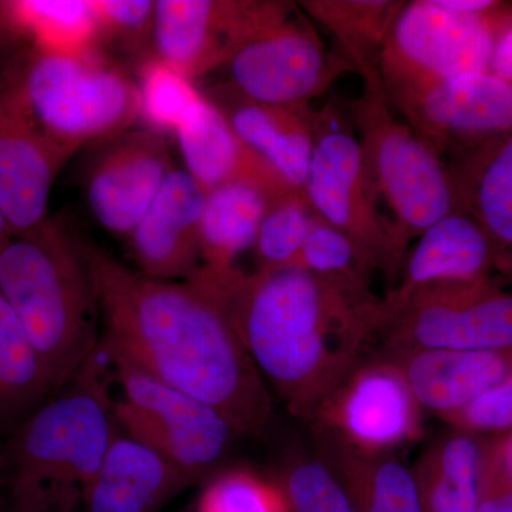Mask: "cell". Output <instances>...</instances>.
<instances>
[{
	"label": "cell",
	"mask_w": 512,
	"mask_h": 512,
	"mask_svg": "<svg viewBox=\"0 0 512 512\" xmlns=\"http://www.w3.org/2000/svg\"><path fill=\"white\" fill-rule=\"evenodd\" d=\"M82 247L103 323L101 348L214 407L239 436H264L272 417L268 386L217 292L198 276L151 278L94 242L82 238Z\"/></svg>",
	"instance_id": "6da1fadb"
},
{
	"label": "cell",
	"mask_w": 512,
	"mask_h": 512,
	"mask_svg": "<svg viewBox=\"0 0 512 512\" xmlns=\"http://www.w3.org/2000/svg\"><path fill=\"white\" fill-rule=\"evenodd\" d=\"M197 276L220 296L259 375L296 419L315 420L379 332L382 299L298 266L252 274L202 266Z\"/></svg>",
	"instance_id": "7a4b0ae2"
},
{
	"label": "cell",
	"mask_w": 512,
	"mask_h": 512,
	"mask_svg": "<svg viewBox=\"0 0 512 512\" xmlns=\"http://www.w3.org/2000/svg\"><path fill=\"white\" fill-rule=\"evenodd\" d=\"M101 346L18 423L3 451L8 512H79L117 421Z\"/></svg>",
	"instance_id": "3957f363"
},
{
	"label": "cell",
	"mask_w": 512,
	"mask_h": 512,
	"mask_svg": "<svg viewBox=\"0 0 512 512\" xmlns=\"http://www.w3.org/2000/svg\"><path fill=\"white\" fill-rule=\"evenodd\" d=\"M0 293L25 326L53 394L99 348V302L82 238L55 220L0 251Z\"/></svg>",
	"instance_id": "277c9868"
},
{
	"label": "cell",
	"mask_w": 512,
	"mask_h": 512,
	"mask_svg": "<svg viewBox=\"0 0 512 512\" xmlns=\"http://www.w3.org/2000/svg\"><path fill=\"white\" fill-rule=\"evenodd\" d=\"M0 107L74 156L133 128L141 100L137 83L103 52L63 57L23 47L0 70Z\"/></svg>",
	"instance_id": "5b68a950"
},
{
	"label": "cell",
	"mask_w": 512,
	"mask_h": 512,
	"mask_svg": "<svg viewBox=\"0 0 512 512\" xmlns=\"http://www.w3.org/2000/svg\"><path fill=\"white\" fill-rule=\"evenodd\" d=\"M349 117L380 200L392 212L394 237L406 258L412 239L456 211L447 165L399 119L380 76L363 80V92L350 103Z\"/></svg>",
	"instance_id": "8992f818"
},
{
	"label": "cell",
	"mask_w": 512,
	"mask_h": 512,
	"mask_svg": "<svg viewBox=\"0 0 512 512\" xmlns=\"http://www.w3.org/2000/svg\"><path fill=\"white\" fill-rule=\"evenodd\" d=\"M303 194L313 214L348 235L392 291L404 255L380 211L379 192L352 121L333 104L313 114L312 160Z\"/></svg>",
	"instance_id": "52a82bcc"
},
{
	"label": "cell",
	"mask_w": 512,
	"mask_h": 512,
	"mask_svg": "<svg viewBox=\"0 0 512 512\" xmlns=\"http://www.w3.org/2000/svg\"><path fill=\"white\" fill-rule=\"evenodd\" d=\"M511 19L507 2L478 13L447 8L441 0L404 2L380 53L384 92L490 72L495 40Z\"/></svg>",
	"instance_id": "ba28073f"
},
{
	"label": "cell",
	"mask_w": 512,
	"mask_h": 512,
	"mask_svg": "<svg viewBox=\"0 0 512 512\" xmlns=\"http://www.w3.org/2000/svg\"><path fill=\"white\" fill-rule=\"evenodd\" d=\"M103 352L120 387L121 397L114 402L119 429L164 457L192 484L218 473L239 436L225 416L126 357Z\"/></svg>",
	"instance_id": "9c48e42d"
},
{
	"label": "cell",
	"mask_w": 512,
	"mask_h": 512,
	"mask_svg": "<svg viewBox=\"0 0 512 512\" xmlns=\"http://www.w3.org/2000/svg\"><path fill=\"white\" fill-rule=\"evenodd\" d=\"M377 338L384 352H510L512 295L488 279L429 286L399 305L382 299Z\"/></svg>",
	"instance_id": "30bf717a"
},
{
	"label": "cell",
	"mask_w": 512,
	"mask_h": 512,
	"mask_svg": "<svg viewBox=\"0 0 512 512\" xmlns=\"http://www.w3.org/2000/svg\"><path fill=\"white\" fill-rule=\"evenodd\" d=\"M221 70L235 92L278 106L309 104L343 74L355 73L345 57L329 52L298 3L258 30Z\"/></svg>",
	"instance_id": "8fae6325"
},
{
	"label": "cell",
	"mask_w": 512,
	"mask_h": 512,
	"mask_svg": "<svg viewBox=\"0 0 512 512\" xmlns=\"http://www.w3.org/2000/svg\"><path fill=\"white\" fill-rule=\"evenodd\" d=\"M291 5L278 0H158L154 53L194 82L221 70L239 47Z\"/></svg>",
	"instance_id": "7c38bea8"
},
{
	"label": "cell",
	"mask_w": 512,
	"mask_h": 512,
	"mask_svg": "<svg viewBox=\"0 0 512 512\" xmlns=\"http://www.w3.org/2000/svg\"><path fill=\"white\" fill-rule=\"evenodd\" d=\"M312 424L369 453L393 454L423 436L421 407L402 370L384 355L363 359L322 404Z\"/></svg>",
	"instance_id": "4fadbf2b"
},
{
	"label": "cell",
	"mask_w": 512,
	"mask_h": 512,
	"mask_svg": "<svg viewBox=\"0 0 512 512\" xmlns=\"http://www.w3.org/2000/svg\"><path fill=\"white\" fill-rule=\"evenodd\" d=\"M104 143L87 171V204L101 227L128 235L174 170L170 147L167 136L147 127Z\"/></svg>",
	"instance_id": "5bb4252c"
},
{
	"label": "cell",
	"mask_w": 512,
	"mask_h": 512,
	"mask_svg": "<svg viewBox=\"0 0 512 512\" xmlns=\"http://www.w3.org/2000/svg\"><path fill=\"white\" fill-rule=\"evenodd\" d=\"M207 191L185 170H174L127 235L140 272L188 281L202 266L201 224Z\"/></svg>",
	"instance_id": "9a60e30c"
},
{
	"label": "cell",
	"mask_w": 512,
	"mask_h": 512,
	"mask_svg": "<svg viewBox=\"0 0 512 512\" xmlns=\"http://www.w3.org/2000/svg\"><path fill=\"white\" fill-rule=\"evenodd\" d=\"M446 165L456 210L484 232L494 271L512 278V131L461 151Z\"/></svg>",
	"instance_id": "2e32d148"
},
{
	"label": "cell",
	"mask_w": 512,
	"mask_h": 512,
	"mask_svg": "<svg viewBox=\"0 0 512 512\" xmlns=\"http://www.w3.org/2000/svg\"><path fill=\"white\" fill-rule=\"evenodd\" d=\"M221 111L229 127L245 146L269 167L302 191L313 151V114L309 104L278 106L248 99L228 84H218L205 94Z\"/></svg>",
	"instance_id": "e0dca14e"
},
{
	"label": "cell",
	"mask_w": 512,
	"mask_h": 512,
	"mask_svg": "<svg viewBox=\"0 0 512 512\" xmlns=\"http://www.w3.org/2000/svg\"><path fill=\"white\" fill-rule=\"evenodd\" d=\"M72 157L0 107V207L13 237L47 220L53 184Z\"/></svg>",
	"instance_id": "ac0fdd59"
},
{
	"label": "cell",
	"mask_w": 512,
	"mask_h": 512,
	"mask_svg": "<svg viewBox=\"0 0 512 512\" xmlns=\"http://www.w3.org/2000/svg\"><path fill=\"white\" fill-rule=\"evenodd\" d=\"M191 485L156 451L117 430L79 512H160Z\"/></svg>",
	"instance_id": "d6986e66"
},
{
	"label": "cell",
	"mask_w": 512,
	"mask_h": 512,
	"mask_svg": "<svg viewBox=\"0 0 512 512\" xmlns=\"http://www.w3.org/2000/svg\"><path fill=\"white\" fill-rule=\"evenodd\" d=\"M493 271V252L484 232L456 210L417 238L400 268V282L387 292L383 302L399 305L433 285L488 281Z\"/></svg>",
	"instance_id": "ffe728a7"
},
{
	"label": "cell",
	"mask_w": 512,
	"mask_h": 512,
	"mask_svg": "<svg viewBox=\"0 0 512 512\" xmlns=\"http://www.w3.org/2000/svg\"><path fill=\"white\" fill-rule=\"evenodd\" d=\"M402 370L421 410L447 419L507 376L510 352L424 349L383 352Z\"/></svg>",
	"instance_id": "44dd1931"
},
{
	"label": "cell",
	"mask_w": 512,
	"mask_h": 512,
	"mask_svg": "<svg viewBox=\"0 0 512 512\" xmlns=\"http://www.w3.org/2000/svg\"><path fill=\"white\" fill-rule=\"evenodd\" d=\"M174 136L183 154L185 171L205 191L231 183L258 185L275 198L298 191L239 140L207 97Z\"/></svg>",
	"instance_id": "7402d4cb"
},
{
	"label": "cell",
	"mask_w": 512,
	"mask_h": 512,
	"mask_svg": "<svg viewBox=\"0 0 512 512\" xmlns=\"http://www.w3.org/2000/svg\"><path fill=\"white\" fill-rule=\"evenodd\" d=\"M315 450L338 476L356 512H423L416 471L394 454L350 446L312 424Z\"/></svg>",
	"instance_id": "603a6c76"
},
{
	"label": "cell",
	"mask_w": 512,
	"mask_h": 512,
	"mask_svg": "<svg viewBox=\"0 0 512 512\" xmlns=\"http://www.w3.org/2000/svg\"><path fill=\"white\" fill-rule=\"evenodd\" d=\"M274 200L269 192L248 183L207 191L201 224L202 266L235 268L238 256L254 248L258 229Z\"/></svg>",
	"instance_id": "cb8c5ba5"
},
{
	"label": "cell",
	"mask_w": 512,
	"mask_h": 512,
	"mask_svg": "<svg viewBox=\"0 0 512 512\" xmlns=\"http://www.w3.org/2000/svg\"><path fill=\"white\" fill-rule=\"evenodd\" d=\"M484 463L483 448L466 431L434 443L414 470L423 512H477Z\"/></svg>",
	"instance_id": "d4e9b609"
},
{
	"label": "cell",
	"mask_w": 512,
	"mask_h": 512,
	"mask_svg": "<svg viewBox=\"0 0 512 512\" xmlns=\"http://www.w3.org/2000/svg\"><path fill=\"white\" fill-rule=\"evenodd\" d=\"M402 0H303L299 8L328 30L363 80L380 76V53Z\"/></svg>",
	"instance_id": "484cf974"
},
{
	"label": "cell",
	"mask_w": 512,
	"mask_h": 512,
	"mask_svg": "<svg viewBox=\"0 0 512 512\" xmlns=\"http://www.w3.org/2000/svg\"><path fill=\"white\" fill-rule=\"evenodd\" d=\"M13 28L28 47L63 57L101 52L92 0H8Z\"/></svg>",
	"instance_id": "4316f807"
},
{
	"label": "cell",
	"mask_w": 512,
	"mask_h": 512,
	"mask_svg": "<svg viewBox=\"0 0 512 512\" xmlns=\"http://www.w3.org/2000/svg\"><path fill=\"white\" fill-rule=\"evenodd\" d=\"M53 396L25 326L0 293V423L22 421Z\"/></svg>",
	"instance_id": "83f0119b"
},
{
	"label": "cell",
	"mask_w": 512,
	"mask_h": 512,
	"mask_svg": "<svg viewBox=\"0 0 512 512\" xmlns=\"http://www.w3.org/2000/svg\"><path fill=\"white\" fill-rule=\"evenodd\" d=\"M137 87L141 100L140 119L147 128L164 136L175 134L205 100L192 80L156 55L138 66Z\"/></svg>",
	"instance_id": "f1b7e54d"
},
{
	"label": "cell",
	"mask_w": 512,
	"mask_h": 512,
	"mask_svg": "<svg viewBox=\"0 0 512 512\" xmlns=\"http://www.w3.org/2000/svg\"><path fill=\"white\" fill-rule=\"evenodd\" d=\"M313 218L301 191L276 198L269 204L254 244L255 271H279L296 266Z\"/></svg>",
	"instance_id": "f546056e"
},
{
	"label": "cell",
	"mask_w": 512,
	"mask_h": 512,
	"mask_svg": "<svg viewBox=\"0 0 512 512\" xmlns=\"http://www.w3.org/2000/svg\"><path fill=\"white\" fill-rule=\"evenodd\" d=\"M296 266L326 281L362 292H372L370 282L376 274L348 235L316 215Z\"/></svg>",
	"instance_id": "4dcf8cb0"
},
{
	"label": "cell",
	"mask_w": 512,
	"mask_h": 512,
	"mask_svg": "<svg viewBox=\"0 0 512 512\" xmlns=\"http://www.w3.org/2000/svg\"><path fill=\"white\" fill-rule=\"evenodd\" d=\"M289 512H356L348 493L318 451H296L274 477Z\"/></svg>",
	"instance_id": "1f68e13d"
},
{
	"label": "cell",
	"mask_w": 512,
	"mask_h": 512,
	"mask_svg": "<svg viewBox=\"0 0 512 512\" xmlns=\"http://www.w3.org/2000/svg\"><path fill=\"white\" fill-rule=\"evenodd\" d=\"M195 512H289L284 494L272 478L248 468L220 470L208 478Z\"/></svg>",
	"instance_id": "d6a6232c"
},
{
	"label": "cell",
	"mask_w": 512,
	"mask_h": 512,
	"mask_svg": "<svg viewBox=\"0 0 512 512\" xmlns=\"http://www.w3.org/2000/svg\"><path fill=\"white\" fill-rule=\"evenodd\" d=\"M101 45L119 49L144 62L154 53L156 2L151 0H92Z\"/></svg>",
	"instance_id": "836d02e7"
},
{
	"label": "cell",
	"mask_w": 512,
	"mask_h": 512,
	"mask_svg": "<svg viewBox=\"0 0 512 512\" xmlns=\"http://www.w3.org/2000/svg\"><path fill=\"white\" fill-rule=\"evenodd\" d=\"M444 420L466 433L512 429V367L501 382Z\"/></svg>",
	"instance_id": "e575fe53"
},
{
	"label": "cell",
	"mask_w": 512,
	"mask_h": 512,
	"mask_svg": "<svg viewBox=\"0 0 512 512\" xmlns=\"http://www.w3.org/2000/svg\"><path fill=\"white\" fill-rule=\"evenodd\" d=\"M490 73L512 83V19L501 29L495 40Z\"/></svg>",
	"instance_id": "d590c367"
},
{
	"label": "cell",
	"mask_w": 512,
	"mask_h": 512,
	"mask_svg": "<svg viewBox=\"0 0 512 512\" xmlns=\"http://www.w3.org/2000/svg\"><path fill=\"white\" fill-rule=\"evenodd\" d=\"M477 512H512V483L483 481V494Z\"/></svg>",
	"instance_id": "8d00e7d4"
},
{
	"label": "cell",
	"mask_w": 512,
	"mask_h": 512,
	"mask_svg": "<svg viewBox=\"0 0 512 512\" xmlns=\"http://www.w3.org/2000/svg\"><path fill=\"white\" fill-rule=\"evenodd\" d=\"M497 466L484 463V481H510L512 483V429L495 457Z\"/></svg>",
	"instance_id": "74e56055"
},
{
	"label": "cell",
	"mask_w": 512,
	"mask_h": 512,
	"mask_svg": "<svg viewBox=\"0 0 512 512\" xmlns=\"http://www.w3.org/2000/svg\"><path fill=\"white\" fill-rule=\"evenodd\" d=\"M13 238L12 231H10L8 221H6L5 214H3L2 207H0V251L9 244L10 239Z\"/></svg>",
	"instance_id": "f35d334b"
}]
</instances>
